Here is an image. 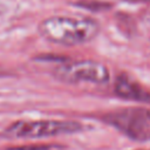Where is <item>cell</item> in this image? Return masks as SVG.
I'll return each mask as SVG.
<instances>
[{
    "label": "cell",
    "instance_id": "1",
    "mask_svg": "<svg viewBox=\"0 0 150 150\" xmlns=\"http://www.w3.org/2000/svg\"><path fill=\"white\" fill-rule=\"evenodd\" d=\"M38 29L41 36L53 43L75 46L91 41L98 34L100 26L88 18L52 16L45 19Z\"/></svg>",
    "mask_w": 150,
    "mask_h": 150
},
{
    "label": "cell",
    "instance_id": "2",
    "mask_svg": "<svg viewBox=\"0 0 150 150\" xmlns=\"http://www.w3.org/2000/svg\"><path fill=\"white\" fill-rule=\"evenodd\" d=\"M82 124L76 121H18L11 124L5 134L15 138H43L82 130Z\"/></svg>",
    "mask_w": 150,
    "mask_h": 150
},
{
    "label": "cell",
    "instance_id": "3",
    "mask_svg": "<svg viewBox=\"0 0 150 150\" xmlns=\"http://www.w3.org/2000/svg\"><path fill=\"white\" fill-rule=\"evenodd\" d=\"M54 76L64 83L90 82L104 84L110 80L109 69L101 62L94 60H80L59 66Z\"/></svg>",
    "mask_w": 150,
    "mask_h": 150
},
{
    "label": "cell",
    "instance_id": "4",
    "mask_svg": "<svg viewBox=\"0 0 150 150\" xmlns=\"http://www.w3.org/2000/svg\"><path fill=\"white\" fill-rule=\"evenodd\" d=\"M104 121L134 141L150 139V110L124 109L108 114Z\"/></svg>",
    "mask_w": 150,
    "mask_h": 150
},
{
    "label": "cell",
    "instance_id": "5",
    "mask_svg": "<svg viewBox=\"0 0 150 150\" xmlns=\"http://www.w3.org/2000/svg\"><path fill=\"white\" fill-rule=\"evenodd\" d=\"M114 90L117 96L125 100L150 102V91L144 89L141 84H138L127 75H120L117 77Z\"/></svg>",
    "mask_w": 150,
    "mask_h": 150
},
{
    "label": "cell",
    "instance_id": "6",
    "mask_svg": "<svg viewBox=\"0 0 150 150\" xmlns=\"http://www.w3.org/2000/svg\"><path fill=\"white\" fill-rule=\"evenodd\" d=\"M50 148H52L50 145L39 144V145H21V146H13V148H8L7 150H49Z\"/></svg>",
    "mask_w": 150,
    "mask_h": 150
},
{
    "label": "cell",
    "instance_id": "7",
    "mask_svg": "<svg viewBox=\"0 0 150 150\" xmlns=\"http://www.w3.org/2000/svg\"><path fill=\"white\" fill-rule=\"evenodd\" d=\"M109 4H101V2H88V1H83V2H77L76 6H81V7H86V8H95V9H104L108 8Z\"/></svg>",
    "mask_w": 150,
    "mask_h": 150
},
{
    "label": "cell",
    "instance_id": "8",
    "mask_svg": "<svg viewBox=\"0 0 150 150\" xmlns=\"http://www.w3.org/2000/svg\"><path fill=\"white\" fill-rule=\"evenodd\" d=\"M125 1H131V2H141V1H149V0H125Z\"/></svg>",
    "mask_w": 150,
    "mask_h": 150
}]
</instances>
